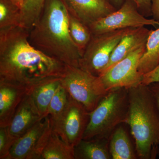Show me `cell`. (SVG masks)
I'll return each instance as SVG.
<instances>
[{"label": "cell", "mask_w": 159, "mask_h": 159, "mask_svg": "<svg viewBox=\"0 0 159 159\" xmlns=\"http://www.w3.org/2000/svg\"><path fill=\"white\" fill-rule=\"evenodd\" d=\"M70 98L69 93L61 83L49 104L47 116H50L53 121L57 120L65 109Z\"/></svg>", "instance_id": "cell-23"}, {"label": "cell", "mask_w": 159, "mask_h": 159, "mask_svg": "<svg viewBox=\"0 0 159 159\" xmlns=\"http://www.w3.org/2000/svg\"><path fill=\"white\" fill-rule=\"evenodd\" d=\"M139 9H145L148 14L152 15L151 0H132Z\"/></svg>", "instance_id": "cell-26"}, {"label": "cell", "mask_w": 159, "mask_h": 159, "mask_svg": "<svg viewBox=\"0 0 159 159\" xmlns=\"http://www.w3.org/2000/svg\"><path fill=\"white\" fill-rule=\"evenodd\" d=\"M89 119V112L85 107L70 96L60 116L56 121L52 120L53 130L67 144L74 147L82 140Z\"/></svg>", "instance_id": "cell-8"}, {"label": "cell", "mask_w": 159, "mask_h": 159, "mask_svg": "<svg viewBox=\"0 0 159 159\" xmlns=\"http://www.w3.org/2000/svg\"><path fill=\"white\" fill-rule=\"evenodd\" d=\"M70 12L63 0H46L29 31L31 45L66 65L79 67L81 55L69 30Z\"/></svg>", "instance_id": "cell-2"}, {"label": "cell", "mask_w": 159, "mask_h": 159, "mask_svg": "<svg viewBox=\"0 0 159 159\" xmlns=\"http://www.w3.org/2000/svg\"><path fill=\"white\" fill-rule=\"evenodd\" d=\"M71 14L88 26L116 10L109 0H63Z\"/></svg>", "instance_id": "cell-11"}, {"label": "cell", "mask_w": 159, "mask_h": 159, "mask_svg": "<svg viewBox=\"0 0 159 159\" xmlns=\"http://www.w3.org/2000/svg\"><path fill=\"white\" fill-rule=\"evenodd\" d=\"M121 125L114 131L109 139L112 159H138L136 152L133 147L128 133Z\"/></svg>", "instance_id": "cell-17"}, {"label": "cell", "mask_w": 159, "mask_h": 159, "mask_svg": "<svg viewBox=\"0 0 159 159\" xmlns=\"http://www.w3.org/2000/svg\"><path fill=\"white\" fill-rule=\"evenodd\" d=\"M132 0H126L121 8L110 14L91 23L88 26L93 35H97L128 28H138L145 25L159 28V23L154 19H148L140 14Z\"/></svg>", "instance_id": "cell-7"}, {"label": "cell", "mask_w": 159, "mask_h": 159, "mask_svg": "<svg viewBox=\"0 0 159 159\" xmlns=\"http://www.w3.org/2000/svg\"><path fill=\"white\" fill-rule=\"evenodd\" d=\"M159 63V28L152 30L145 45V51L139 60L138 70L143 75L156 67Z\"/></svg>", "instance_id": "cell-18"}, {"label": "cell", "mask_w": 159, "mask_h": 159, "mask_svg": "<svg viewBox=\"0 0 159 159\" xmlns=\"http://www.w3.org/2000/svg\"><path fill=\"white\" fill-rule=\"evenodd\" d=\"M61 83L70 96L82 104L89 112L96 108L109 92L99 77L73 66H66Z\"/></svg>", "instance_id": "cell-5"}, {"label": "cell", "mask_w": 159, "mask_h": 159, "mask_svg": "<svg viewBox=\"0 0 159 159\" xmlns=\"http://www.w3.org/2000/svg\"><path fill=\"white\" fill-rule=\"evenodd\" d=\"M129 109L128 89L120 88L110 91L89 112V121L83 139L109 140L116 129L126 122Z\"/></svg>", "instance_id": "cell-4"}, {"label": "cell", "mask_w": 159, "mask_h": 159, "mask_svg": "<svg viewBox=\"0 0 159 159\" xmlns=\"http://www.w3.org/2000/svg\"><path fill=\"white\" fill-rule=\"evenodd\" d=\"M46 0H25L21 11L20 26L30 31L37 21Z\"/></svg>", "instance_id": "cell-22"}, {"label": "cell", "mask_w": 159, "mask_h": 159, "mask_svg": "<svg viewBox=\"0 0 159 159\" xmlns=\"http://www.w3.org/2000/svg\"><path fill=\"white\" fill-rule=\"evenodd\" d=\"M69 30L71 38L79 49L82 57L93 34L88 26L70 12Z\"/></svg>", "instance_id": "cell-20"}, {"label": "cell", "mask_w": 159, "mask_h": 159, "mask_svg": "<svg viewBox=\"0 0 159 159\" xmlns=\"http://www.w3.org/2000/svg\"><path fill=\"white\" fill-rule=\"evenodd\" d=\"M21 9L12 0H0V30L20 26Z\"/></svg>", "instance_id": "cell-21"}, {"label": "cell", "mask_w": 159, "mask_h": 159, "mask_svg": "<svg viewBox=\"0 0 159 159\" xmlns=\"http://www.w3.org/2000/svg\"><path fill=\"white\" fill-rule=\"evenodd\" d=\"M52 131V119L48 116L17 139L7 159H41Z\"/></svg>", "instance_id": "cell-9"}, {"label": "cell", "mask_w": 159, "mask_h": 159, "mask_svg": "<svg viewBox=\"0 0 159 159\" xmlns=\"http://www.w3.org/2000/svg\"><path fill=\"white\" fill-rule=\"evenodd\" d=\"M151 9L153 19L159 23V0H151Z\"/></svg>", "instance_id": "cell-27"}, {"label": "cell", "mask_w": 159, "mask_h": 159, "mask_svg": "<svg viewBox=\"0 0 159 159\" xmlns=\"http://www.w3.org/2000/svg\"><path fill=\"white\" fill-rule=\"evenodd\" d=\"M145 45L134 51L99 76L107 90L109 92L120 88L129 89L141 83L143 76L138 70V65L145 51Z\"/></svg>", "instance_id": "cell-10"}, {"label": "cell", "mask_w": 159, "mask_h": 159, "mask_svg": "<svg viewBox=\"0 0 159 159\" xmlns=\"http://www.w3.org/2000/svg\"><path fill=\"white\" fill-rule=\"evenodd\" d=\"M41 159H75L74 147L67 144L53 130Z\"/></svg>", "instance_id": "cell-19"}, {"label": "cell", "mask_w": 159, "mask_h": 159, "mask_svg": "<svg viewBox=\"0 0 159 159\" xmlns=\"http://www.w3.org/2000/svg\"><path fill=\"white\" fill-rule=\"evenodd\" d=\"M43 119L29 93L18 107L7 130L11 137L17 139Z\"/></svg>", "instance_id": "cell-13"}, {"label": "cell", "mask_w": 159, "mask_h": 159, "mask_svg": "<svg viewBox=\"0 0 159 159\" xmlns=\"http://www.w3.org/2000/svg\"><path fill=\"white\" fill-rule=\"evenodd\" d=\"M110 1L112 2L113 4L117 5V6L121 5L122 2V0H110Z\"/></svg>", "instance_id": "cell-30"}, {"label": "cell", "mask_w": 159, "mask_h": 159, "mask_svg": "<svg viewBox=\"0 0 159 159\" xmlns=\"http://www.w3.org/2000/svg\"><path fill=\"white\" fill-rule=\"evenodd\" d=\"M129 109L125 124L130 127L138 158L159 155V106L148 85L128 89Z\"/></svg>", "instance_id": "cell-3"}, {"label": "cell", "mask_w": 159, "mask_h": 159, "mask_svg": "<svg viewBox=\"0 0 159 159\" xmlns=\"http://www.w3.org/2000/svg\"><path fill=\"white\" fill-rule=\"evenodd\" d=\"M29 35L20 26L0 30V81L31 87L62 77L66 65L34 48Z\"/></svg>", "instance_id": "cell-1"}, {"label": "cell", "mask_w": 159, "mask_h": 159, "mask_svg": "<svg viewBox=\"0 0 159 159\" xmlns=\"http://www.w3.org/2000/svg\"><path fill=\"white\" fill-rule=\"evenodd\" d=\"M133 29H119L93 35L80 60L79 67L99 77L108 64L117 44Z\"/></svg>", "instance_id": "cell-6"}, {"label": "cell", "mask_w": 159, "mask_h": 159, "mask_svg": "<svg viewBox=\"0 0 159 159\" xmlns=\"http://www.w3.org/2000/svg\"><path fill=\"white\" fill-rule=\"evenodd\" d=\"M12 1L14 4L21 9H21H22L24 6L25 0H12Z\"/></svg>", "instance_id": "cell-29"}, {"label": "cell", "mask_w": 159, "mask_h": 159, "mask_svg": "<svg viewBox=\"0 0 159 159\" xmlns=\"http://www.w3.org/2000/svg\"><path fill=\"white\" fill-rule=\"evenodd\" d=\"M156 82H159V63L155 68L148 74L143 75L141 84L148 85Z\"/></svg>", "instance_id": "cell-25"}, {"label": "cell", "mask_w": 159, "mask_h": 159, "mask_svg": "<svg viewBox=\"0 0 159 159\" xmlns=\"http://www.w3.org/2000/svg\"><path fill=\"white\" fill-rule=\"evenodd\" d=\"M16 140L9 135L7 127H0V159H7Z\"/></svg>", "instance_id": "cell-24"}, {"label": "cell", "mask_w": 159, "mask_h": 159, "mask_svg": "<svg viewBox=\"0 0 159 159\" xmlns=\"http://www.w3.org/2000/svg\"><path fill=\"white\" fill-rule=\"evenodd\" d=\"M75 159H112L109 140L83 139L74 147Z\"/></svg>", "instance_id": "cell-16"}, {"label": "cell", "mask_w": 159, "mask_h": 159, "mask_svg": "<svg viewBox=\"0 0 159 159\" xmlns=\"http://www.w3.org/2000/svg\"><path fill=\"white\" fill-rule=\"evenodd\" d=\"M159 106V82L154 83L148 85Z\"/></svg>", "instance_id": "cell-28"}, {"label": "cell", "mask_w": 159, "mask_h": 159, "mask_svg": "<svg viewBox=\"0 0 159 159\" xmlns=\"http://www.w3.org/2000/svg\"><path fill=\"white\" fill-rule=\"evenodd\" d=\"M31 87L0 81V127H7Z\"/></svg>", "instance_id": "cell-12"}, {"label": "cell", "mask_w": 159, "mask_h": 159, "mask_svg": "<svg viewBox=\"0 0 159 159\" xmlns=\"http://www.w3.org/2000/svg\"><path fill=\"white\" fill-rule=\"evenodd\" d=\"M151 31V30L145 27L134 28L125 34L115 48L108 64L101 74L134 51L146 44Z\"/></svg>", "instance_id": "cell-14"}, {"label": "cell", "mask_w": 159, "mask_h": 159, "mask_svg": "<svg viewBox=\"0 0 159 159\" xmlns=\"http://www.w3.org/2000/svg\"><path fill=\"white\" fill-rule=\"evenodd\" d=\"M60 84L61 77H54L43 80L31 87L29 94L43 119L48 116V107Z\"/></svg>", "instance_id": "cell-15"}]
</instances>
